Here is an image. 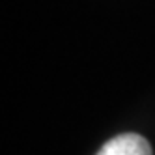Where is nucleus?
I'll list each match as a JSON object with an SVG mask.
<instances>
[{
	"mask_svg": "<svg viewBox=\"0 0 155 155\" xmlns=\"http://www.w3.org/2000/svg\"><path fill=\"white\" fill-rule=\"evenodd\" d=\"M97 155H153L150 142L137 133H124L103 144Z\"/></svg>",
	"mask_w": 155,
	"mask_h": 155,
	"instance_id": "obj_1",
	"label": "nucleus"
}]
</instances>
